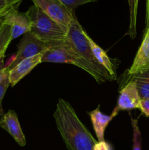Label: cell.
Masks as SVG:
<instances>
[{"label":"cell","instance_id":"cell-1","mask_svg":"<svg viewBox=\"0 0 149 150\" xmlns=\"http://www.w3.org/2000/svg\"><path fill=\"white\" fill-rule=\"evenodd\" d=\"M53 117L67 149L93 150L97 141L82 123L70 103L60 98Z\"/></svg>","mask_w":149,"mask_h":150},{"label":"cell","instance_id":"cell-2","mask_svg":"<svg viewBox=\"0 0 149 150\" xmlns=\"http://www.w3.org/2000/svg\"><path fill=\"white\" fill-rule=\"evenodd\" d=\"M66 41L73 51L90 66L94 75L93 79L98 83L112 81V78L108 72L95 59L89 41L85 35V29L76 17L73 18L69 26Z\"/></svg>","mask_w":149,"mask_h":150},{"label":"cell","instance_id":"cell-3","mask_svg":"<svg viewBox=\"0 0 149 150\" xmlns=\"http://www.w3.org/2000/svg\"><path fill=\"white\" fill-rule=\"evenodd\" d=\"M26 13L31 21L30 32L48 46L65 40L67 32L36 5L31 6Z\"/></svg>","mask_w":149,"mask_h":150},{"label":"cell","instance_id":"cell-4","mask_svg":"<svg viewBox=\"0 0 149 150\" xmlns=\"http://www.w3.org/2000/svg\"><path fill=\"white\" fill-rule=\"evenodd\" d=\"M44 62L61 63V64L67 63V64H74L87 72L93 78L94 76L93 70H91L90 66L73 51L72 48L67 42L66 40L62 42L51 45L48 49L42 54L41 63Z\"/></svg>","mask_w":149,"mask_h":150},{"label":"cell","instance_id":"cell-5","mask_svg":"<svg viewBox=\"0 0 149 150\" xmlns=\"http://www.w3.org/2000/svg\"><path fill=\"white\" fill-rule=\"evenodd\" d=\"M49 46L38 39L30 32L24 34L18 45V51L13 61L7 66L9 70L14 67L18 63L25 59L42 54L48 49Z\"/></svg>","mask_w":149,"mask_h":150},{"label":"cell","instance_id":"cell-6","mask_svg":"<svg viewBox=\"0 0 149 150\" xmlns=\"http://www.w3.org/2000/svg\"><path fill=\"white\" fill-rule=\"evenodd\" d=\"M34 4L39 7L45 14L58 23L66 32H68L69 26L73 16L64 5L58 0H32Z\"/></svg>","mask_w":149,"mask_h":150},{"label":"cell","instance_id":"cell-7","mask_svg":"<svg viewBox=\"0 0 149 150\" xmlns=\"http://www.w3.org/2000/svg\"><path fill=\"white\" fill-rule=\"evenodd\" d=\"M140 102V97L136 83L129 81L125 83V85L120 91L118 103L115 108L118 112L139 108Z\"/></svg>","mask_w":149,"mask_h":150},{"label":"cell","instance_id":"cell-8","mask_svg":"<svg viewBox=\"0 0 149 150\" xmlns=\"http://www.w3.org/2000/svg\"><path fill=\"white\" fill-rule=\"evenodd\" d=\"M19 7L13 9L5 17L4 22L11 27L12 39L14 40L19 36L30 32L31 21L27 13L19 11Z\"/></svg>","mask_w":149,"mask_h":150},{"label":"cell","instance_id":"cell-9","mask_svg":"<svg viewBox=\"0 0 149 150\" xmlns=\"http://www.w3.org/2000/svg\"><path fill=\"white\" fill-rule=\"evenodd\" d=\"M0 127L8 132L9 134H10L20 146H24L26 145V137L19 123L17 114L14 111L9 110L1 117Z\"/></svg>","mask_w":149,"mask_h":150},{"label":"cell","instance_id":"cell-10","mask_svg":"<svg viewBox=\"0 0 149 150\" xmlns=\"http://www.w3.org/2000/svg\"><path fill=\"white\" fill-rule=\"evenodd\" d=\"M42 54H39L30 58L25 59L18 63L14 67L9 70V81L12 87L17 84L26 75L29 74L37 65L41 64Z\"/></svg>","mask_w":149,"mask_h":150},{"label":"cell","instance_id":"cell-11","mask_svg":"<svg viewBox=\"0 0 149 150\" xmlns=\"http://www.w3.org/2000/svg\"><path fill=\"white\" fill-rule=\"evenodd\" d=\"M148 69H149V27L145 31L141 45L132 64L127 70V76L135 74Z\"/></svg>","mask_w":149,"mask_h":150},{"label":"cell","instance_id":"cell-12","mask_svg":"<svg viewBox=\"0 0 149 150\" xmlns=\"http://www.w3.org/2000/svg\"><path fill=\"white\" fill-rule=\"evenodd\" d=\"M85 35H86V38H87L88 41H89V43L90 45L91 48L95 59L108 72V74L112 78V81L116 80L117 67L115 59L110 58V57H108L106 51L102 49L99 45H97L94 42V40L89 36V34L86 32V30H85Z\"/></svg>","mask_w":149,"mask_h":150},{"label":"cell","instance_id":"cell-13","mask_svg":"<svg viewBox=\"0 0 149 150\" xmlns=\"http://www.w3.org/2000/svg\"><path fill=\"white\" fill-rule=\"evenodd\" d=\"M118 113L119 112L115 108H114L110 115H106L100 111L99 105L96 109L88 112V114L90 117L91 121L93 125L95 134L98 139V142L105 141V130L110 122L118 115Z\"/></svg>","mask_w":149,"mask_h":150},{"label":"cell","instance_id":"cell-14","mask_svg":"<svg viewBox=\"0 0 149 150\" xmlns=\"http://www.w3.org/2000/svg\"><path fill=\"white\" fill-rule=\"evenodd\" d=\"M129 81L136 83L140 99H149V69L127 76V81L124 83Z\"/></svg>","mask_w":149,"mask_h":150},{"label":"cell","instance_id":"cell-15","mask_svg":"<svg viewBox=\"0 0 149 150\" xmlns=\"http://www.w3.org/2000/svg\"><path fill=\"white\" fill-rule=\"evenodd\" d=\"M12 40L13 39H12L11 27L10 25L7 24L4 22L0 31V64L2 63L6 51Z\"/></svg>","mask_w":149,"mask_h":150},{"label":"cell","instance_id":"cell-16","mask_svg":"<svg viewBox=\"0 0 149 150\" xmlns=\"http://www.w3.org/2000/svg\"><path fill=\"white\" fill-rule=\"evenodd\" d=\"M139 0H128L129 8V26L128 35L131 39H134L137 36V18Z\"/></svg>","mask_w":149,"mask_h":150},{"label":"cell","instance_id":"cell-17","mask_svg":"<svg viewBox=\"0 0 149 150\" xmlns=\"http://www.w3.org/2000/svg\"><path fill=\"white\" fill-rule=\"evenodd\" d=\"M139 118L131 117V124L133 132V150H142V134L138 125Z\"/></svg>","mask_w":149,"mask_h":150},{"label":"cell","instance_id":"cell-18","mask_svg":"<svg viewBox=\"0 0 149 150\" xmlns=\"http://www.w3.org/2000/svg\"><path fill=\"white\" fill-rule=\"evenodd\" d=\"M58 1L65 6L73 16H75V10L79 6L90 2H96L98 0H58Z\"/></svg>","mask_w":149,"mask_h":150},{"label":"cell","instance_id":"cell-19","mask_svg":"<svg viewBox=\"0 0 149 150\" xmlns=\"http://www.w3.org/2000/svg\"><path fill=\"white\" fill-rule=\"evenodd\" d=\"M22 0H0V15L5 14L13 9L19 7Z\"/></svg>","mask_w":149,"mask_h":150},{"label":"cell","instance_id":"cell-20","mask_svg":"<svg viewBox=\"0 0 149 150\" xmlns=\"http://www.w3.org/2000/svg\"><path fill=\"white\" fill-rule=\"evenodd\" d=\"M10 86V81H9L8 75L0 82V117H2L4 114V111L2 108V100L4 98V95L7 92V89Z\"/></svg>","mask_w":149,"mask_h":150},{"label":"cell","instance_id":"cell-21","mask_svg":"<svg viewBox=\"0 0 149 150\" xmlns=\"http://www.w3.org/2000/svg\"><path fill=\"white\" fill-rule=\"evenodd\" d=\"M139 108L143 114L149 117V99H140Z\"/></svg>","mask_w":149,"mask_h":150},{"label":"cell","instance_id":"cell-22","mask_svg":"<svg viewBox=\"0 0 149 150\" xmlns=\"http://www.w3.org/2000/svg\"><path fill=\"white\" fill-rule=\"evenodd\" d=\"M93 150H112V146L110 144L106 142L105 141L103 142H98L93 146Z\"/></svg>","mask_w":149,"mask_h":150},{"label":"cell","instance_id":"cell-23","mask_svg":"<svg viewBox=\"0 0 149 150\" xmlns=\"http://www.w3.org/2000/svg\"><path fill=\"white\" fill-rule=\"evenodd\" d=\"M149 27V0H146L145 10V29Z\"/></svg>","mask_w":149,"mask_h":150},{"label":"cell","instance_id":"cell-24","mask_svg":"<svg viewBox=\"0 0 149 150\" xmlns=\"http://www.w3.org/2000/svg\"><path fill=\"white\" fill-rule=\"evenodd\" d=\"M9 69L7 67H0V82L8 75Z\"/></svg>","mask_w":149,"mask_h":150},{"label":"cell","instance_id":"cell-25","mask_svg":"<svg viewBox=\"0 0 149 150\" xmlns=\"http://www.w3.org/2000/svg\"><path fill=\"white\" fill-rule=\"evenodd\" d=\"M11 11V10H10ZM9 13V12H8ZM8 13H5V14H2V15H0V31H1V27H2V26L4 25V19H5V17L6 16H7V14Z\"/></svg>","mask_w":149,"mask_h":150}]
</instances>
